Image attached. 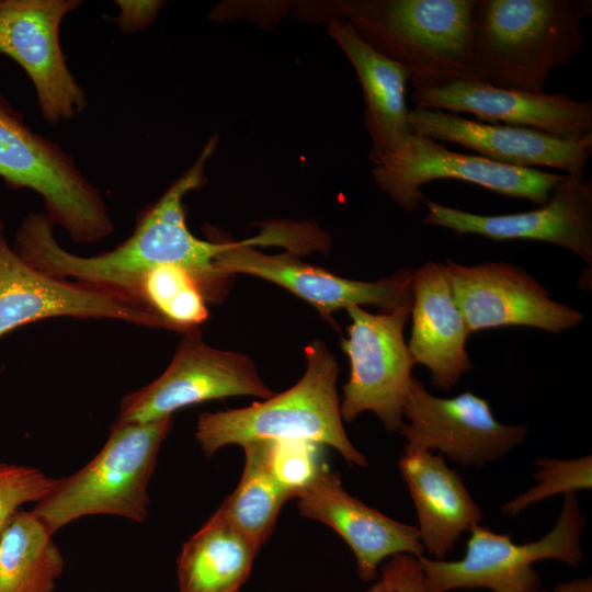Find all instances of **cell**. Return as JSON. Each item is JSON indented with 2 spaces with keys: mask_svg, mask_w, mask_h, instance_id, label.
<instances>
[{
  "mask_svg": "<svg viewBox=\"0 0 592 592\" xmlns=\"http://www.w3.org/2000/svg\"><path fill=\"white\" fill-rule=\"evenodd\" d=\"M218 141L214 135L193 164L161 197L138 215L132 235L116 248L92 257L65 250L54 235V223L43 213H31L16 229L13 250L32 267L50 276L107 288L134 298L138 280L161 266H178L196 280L207 304L223 300L230 277L216 260L235 241H209L194 236L186 225L184 197L207 181L206 163ZM136 299V298H134Z\"/></svg>",
  "mask_w": 592,
  "mask_h": 592,
  "instance_id": "cell-1",
  "label": "cell"
},
{
  "mask_svg": "<svg viewBox=\"0 0 592 592\" xmlns=\"http://www.w3.org/2000/svg\"><path fill=\"white\" fill-rule=\"evenodd\" d=\"M591 12V0H475L471 42L482 81L545 92L550 71L583 52L581 21Z\"/></svg>",
  "mask_w": 592,
  "mask_h": 592,
  "instance_id": "cell-2",
  "label": "cell"
},
{
  "mask_svg": "<svg viewBox=\"0 0 592 592\" xmlns=\"http://www.w3.org/2000/svg\"><path fill=\"white\" fill-rule=\"evenodd\" d=\"M475 0H355L332 4L374 49L401 65L413 88L482 81L471 42Z\"/></svg>",
  "mask_w": 592,
  "mask_h": 592,
  "instance_id": "cell-3",
  "label": "cell"
},
{
  "mask_svg": "<svg viewBox=\"0 0 592 592\" xmlns=\"http://www.w3.org/2000/svg\"><path fill=\"white\" fill-rule=\"evenodd\" d=\"M304 353L306 371L292 388L246 408L198 417L195 437L205 456L230 444L306 440L333 447L352 466H367L343 428L334 356L320 340L311 341Z\"/></svg>",
  "mask_w": 592,
  "mask_h": 592,
  "instance_id": "cell-4",
  "label": "cell"
},
{
  "mask_svg": "<svg viewBox=\"0 0 592 592\" xmlns=\"http://www.w3.org/2000/svg\"><path fill=\"white\" fill-rule=\"evenodd\" d=\"M172 424V415L144 423H114L100 452L81 469L55 479L32 512L52 535L88 515L145 521L149 480Z\"/></svg>",
  "mask_w": 592,
  "mask_h": 592,
  "instance_id": "cell-5",
  "label": "cell"
},
{
  "mask_svg": "<svg viewBox=\"0 0 592 592\" xmlns=\"http://www.w3.org/2000/svg\"><path fill=\"white\" fill-rule=\"evenodd\" d=\"M301 232L296 223L274 221L262 231L218 254L216 266L227 276L249 274L275 283L314 306L325 320L350 306L371 305L384 312L411 306L414 269L403 267L375 282L349 280L303 262L288 252L299 248Z\"/></svg>",
  "mask_w": 592,
  "mask_h": 592,
  "instance_id": "cell-6",
  "label": "cell"
},
{
  "mask_svg": "<svg viewBox=\"0 0 592 592\" xmlns=\"http://www.w3.org/2000/svg\"><path fill=\"white\" fill-rule=\"evenodd\" d=\"M585 517L576 493L563 496L554 527L542 538L516 544L510 535L476 524L466 551L457 560L417 557L428 592L486 589L490 592H538L540 576L534 565L557 560L578 567L583 560L581 535Z\"/></svg>",
  "mask_w": 592,
  "mask_h": 592,
  "instance_id": "cell-7",
  "label": "cell"
},
{
  "mask_svg": "<svg viewBox=\"0 0 592 592\" xmlns=\"http://www.w3.org/2000/svg\"><path fill=\"white\" fill-rule=\"evenodd\" d=\"M0 178L11 189L36 192L44 213L76 243H95L114 231L100 190L75 159L52 139L35 133L0 98Z\"/></svg>",
  "mask_w": 592,
  "mask_h": 592,
  "instance_id": "cell-8",
  "label": "cell"
},
{
  "mask_svg": "<svg viewBox=\"0 0 592 592\" xmlns=\"http://www.w3.org/2000/svg\"><path fill=\"white\" fill-rule=\"evenodd\" d=\"M375 183L403 210H418L421 187L431 181L470 182L514 198L543 205L563 174L499 163L479 155L453 151L439 141L410 133L391 153L372 168Z\"/></svg>",
  "mask_w": 592,
  "mask_h": 592,
  "instance_id": "cell-9",
  "label": "cell"
},
{
  "mask_svg": "<svg viewBox=\"0 0 592 592\" xmlns=\"http://www.w3.org/2000/svg\"><path fill=\"white\" fill-rule=\"evenodd\" d=\"M410 308L400 306L384 314H371L360 306L345 309L351 323L341 346L351 371L340 403L342 420L351 422L372 411L387 432L400 430L415 365L403 337Z\"/></svg>",
  "mask_w": 592,
  "mask_h": 592,
  "instance_id": "cell-10",
  "label": "cell"
},
{
  "mask_svg": "<svg viewBox=\"0 0 592 592\" xmlns=\"http://www.w3.org/2000/svg\"><path fill=\"white\" fill-rule=\"evenodd\" d=\"M182 335L167 369L150 384L122 398L114 423L155 421L213 399L231 396L267 399L274 395L248 355L207 345L200 330Z\"/></svg>",
  "mask_w": 592,
  "mask_h": 592,
  "instance_id": "cell-11",
  "label": "cell"
},
{
  "mask_svg": "<svg viewBox=\"0 0 592 592\" xmlns=\"http://www.w3.org/2000/svg\"><path fill=\"white\" fill-rule=\"evenodd\" d=\"M399 432L406 439L403 453L437 449L462 466H483L504 457L523 443L528 429L499 422L489 402L471 391L443 398L429 392L412 377Z\"/></svg>",
  "mask_w": 592,
  "mask_h": 592,
  "instance_id": "cell-12",
  "label": "cell"
},
{
  "mask_svg": "<svg viewBox=\"0 0 592 592\" xmlns=\"http://www.w3.org/2000/svg\"><path fill=\"white\" fill-rule=\"evenodd\" d=\"M4 230L0 217V337L53 317L112 319L168 330L164 321L137 299L32 267L9 244Z\"/></svg>",
  "mask_w": 592,
  "mask_h": 592,
  "instance_id": "cell-13",
  "label": "cell"
},
{
  "mask_svg": "<svg viewBox=\"0 0 592 592\" xmlns=\"http://www.w3.org/2000/svg\"><path fill=\"white\" fill-rule=\"evenodd\" d=\"M79 0H1L0 53L31 79L43 118L57 124L84 112L87 96L69 70L59 29Z\"/></svg>",
  "mask_w": 592,
  "mask_h": 592,
  "instance_id": "cell-14",
  "label": "cell"
},
{
  "mask_svg": "<svg viewBox=\"0 0 592 592\" xmlns=\"http://www.w3.org/2000/svg\"><path fill=\"white\" fill-rule=\"evenodd\" d=\"M447 278L470 333L505 326H526L560 333L584 316L551 299L527 271L506 262L464 265L447 260Z\"/></svg>",
  "mask_w": 592,
  "mask_h": 592,
  "instance_id": "cell-15",
  "label": "cell"
},
{
  "mask_svg": "<svg viewBox=\"0 0 592 592\" xmlns=\"http://www.w3.org/2000/svg\"><path fill=\"white\" fill-rule=\"evenodd\" d=\"M426 225L457 235L493 240L530 239L566 248L592 269V181L585 173H567L537 208L515 214L479 215L424 198Z\"/></svg>",
  "mask_w": 592,
  "mask_h": 592,
  "instance_id": "cell-16",
  "label": "cell"
},
{
  "mask_svg": "<svg viewBox=\"0 0 592 592\" xmlns=\"http://www.w3.org/2000/svg\"><path fill=\"white\" fill-rule=\"evenodd\" d=\"M418 107L466 112L480 122L536 129L563 139L592 134V103L562 93H531L494 87L485 81H454L413 88Z\"/></svg>",
  "mask_w": 592,
  "mask_h": 592,
  "instance_id": "cell-17",
  "label": "cell"
},
{
  "mask_svg": "<svg viewBox=\"0 0 592 592\" xmlns=\"http://www.w3.org/2000/svg\"><path fill=\"white\" fill-rule=\"evenodd\" d=\"M409 119L414 133L460 145L492 161L521 168L536 166L584 172L592 152V134L563 139L519 126L483 123L455 113L415 106Z\"/></svg>",
  "mask_w": 592,
  "mask_h": 592,
  "instance_id": "cell-18",
  "label": "cell"
},
{
  "mask_svg": "<svg viewBox=\"0 0 592 592\" xmlns=\"http://www.w3.org/2000/svg\"><path fill=\"white\" fill-rule=\"evenodd\" d=\"M303 516L334 530L352 549L363 581L379 578V565L388 557L423 555L417 526L398 522L349 494L338 473L325 467L297 496Z\"/></svg>",
  "mask_w": 592,
  "mask_h": 592,
  "instance_id": "cell-19",
  "label": "cell"
},
{
  "mask_svg": "<svg viewBox=\"0 0 592 592\" xmlns=\"http://www.w3.org/2000/svg\"><path fill=\"white\" fill-rule=\"evenodd\" d=\"M408 344L414 364L425 366L432 385L449 390L473 368L470 334L454 298L444 263L426 261L414 270Z\"/></svg>",
  "mask_w": 592,
  "mask_h": 592,
  "instance_id": "cell-20",
  "label": "cell"
},
{
  "mask_svg": "<svg viewBox=\"0 0 592 592\" xmlns=\"http://www.w3.org/2000/svg\"><path fill=\"white\" fill-rule=\"evenodd\" d=\"M399 468L417 511L424 551L445 559L462 535L481 522L480 506L440 453H403Z\"/></svg>",
  "mask_w": 592,
  "mask_h": 592,
  "instance_id": "cell-21",
  "label": "cell"
},
{
  "mask_svg": "<svg viewBox=\"0 0 592 592\" xmlns=\"http://www.w3.org/2000/svg\"><path fill=\"white\" fill-rule=\"evenodd\" d=\"M328 33L351 61L364 101V123L372 139L373 164L395 151L412 133L406 93L408 71L366 43L343 18L330 20Z\"/></svg>",
  "mask_w": 592,
  "mask_h": 592,
  "instance_id": "cell-22",
  "label": "cell"
},
{
  "mask_svg": "<svg viewBox=\"0 0 592 592\" xmlns=\"http://www.w3.org/2000/svg\"><path fill=\"white\" fill-rule=\"evenodd\" d=\"M259 550L216 511L182 546L179 592H238Z\"/></svg>",
  "mask_w": 592,
  "mask_h": 592,
  "instance_id": "cell-23",
  "label": "cell"
},
{
  "mask_svg": "<svg viewBox=\"0 0 592 592\" xmlns=\"http://www.w3.org/2000/svg\"><path fill=\"white\" fill-rule=\"evenodd\" d=\"M64 566L44 524L19 510L0 538V592H54Z\"/></svg>",
  "mask_w": 592,
  "mask_h": 592,
  "instance_id": "cell-24",
  "label": "cell"
},
{
  "mask_svg": "<svg viewBox=\"0 0 592 592\" xmlns=\"http://www.w3.org/2000/svg\"><path fill=\"white\" fill-rule=\"evenodd\" d=\"M244 467L237 488L217 510L259 549L269 539L283 504L291 499L269 464L270 441L241 446Z\"/></svg>",
  "mask_w": 592,
  "mask_h": 592,
  "instance_id": "cell-25",
  "label": "cell"
},
{
  "mask_svg": "<svg viewBox=\"0 0 592 592\" xmlns=\"http://www.w3.org/2000/svg\"><path fill=\"white\" fill-rule=\"evenodd\" d=\"M133 296L160 317L168 330L182 334L200 330L208 318L207 301L194 276L178 266L145 273Z\"/></svg>",
  "mask_w": 592,
  "mask_h": 592,
  "instance_id": "cell-26",
  "label": "cell"
},
{
  "mask_svg": "<svg viewBox=\"0 0 592 592\" xmlns=\"http://www.w3.org/2000/svg\"><path fill=\"white\" fill-rule=\"evenodd\" d=\"M536 483L501 506L508 516H516L527 508L553 496L576 493L592 488V456L572 459L539 457L535 460Z\"/></svg>",
  "mask_w": 592,
  "mask_h": 592,
  "instance_id": "cell-27",
  "label": "cell"
},
{
  "mask_svg": "<svg viewBox=\"0 0 592 592\" xmlns=\"http://www.w3.org/2000/svg\"><path fill=\"white\" fill-rule=\"evenodd\" d=\"M322 446L306 440L270 441L271 471L291 499L297 498L327 467Z\"/></svg>",
  "mask_w": 592,
  "mask_h": 592,
  "instance_id": "cell-28",
  "label": "cell"
},
{
  "mask_svg": "<svg viewBox=\"0 0 592 592\" xmlns=\"http://www.w3.org/2000/svg\"><path fill=\"white\" fill-rule=\"evenodd\" d=\"M54 483L35 467L0 463V538L20 508L42 500Z\"/></svg>",
  "mask_w": 592,
  "mask_h": 592,
  "instance_id": "cell-29",
  "label": "cell"
},
{
  "mask_svg": "<svg viewBox=\"0 0 592 592\" xmlns=\"http://www.w3.org/2000/svg\"><path fill=\"white\" fill-rule=\"evenodd\" d=\"M396 592H428L422 571L415 557L400 554L394 556L380 570Z\"/></svg>",
  "mask_w": 592,
  "mask_h": 592,
  "instance_id": "cell-30",
  "label": "cell"
},
{
  "mask_svg": "<svg viewBox=\"0 0 592 592\" xmlns=\"http://www.w3.org/2000/svg\"><path fill=\"white\" fill-rule=\"evenodd\" d=\"M163 3L157 0H118L119 12L113 21L124 33L138 32L156 20Z\"/></svg>",
  "mask_w": 592,
  "mask_h": 592,
  "instance_id": "cell-31",
  "label": "cell"
},
{
  "mask_svg": "<svg viewBox=\"0 0 592 592\" xmlns=\"http://www.w3.org/2000/svg\"><path fill=\"white\" fill-rule=\"evenodd\" d=\"M538 592H592V579L588 577L574 578L554 587L551 590H539Z\"/></svg>",
  "mask_w": 592,
  "mask_h": 592,
  "instance_id": "cell-32",
  "label": "cell"
},
{
  "mask_svg": "<svg viewBox=\"0 0 592 592\" xmlns=\"http://www.w3.org/2000/svg\"><path fill=\"white\" fill-rule=\"evenodd\" d=\"M366 592H396L389 582L379 577V580L371 587Z\"/></svg>",
  "mask_w": 592,
  "mask_h": 592,
  "instance_id": "cell-33",
  "label": "cell"
},
{
  "mask_svg": "<svg viewBox=\"0 0 592 592\" xmlns=\"http://www.w3.org/2000/svg\"><path fill=\"white\" fill-rule=\"evenodd\" d=\"M0 2H1V0H0Z\"/></svg>",
  "mask_w": 592,
  "mask_h": 592,
  "instance_id": "cell-34",
  "label": "cell"
}]
</instances>
